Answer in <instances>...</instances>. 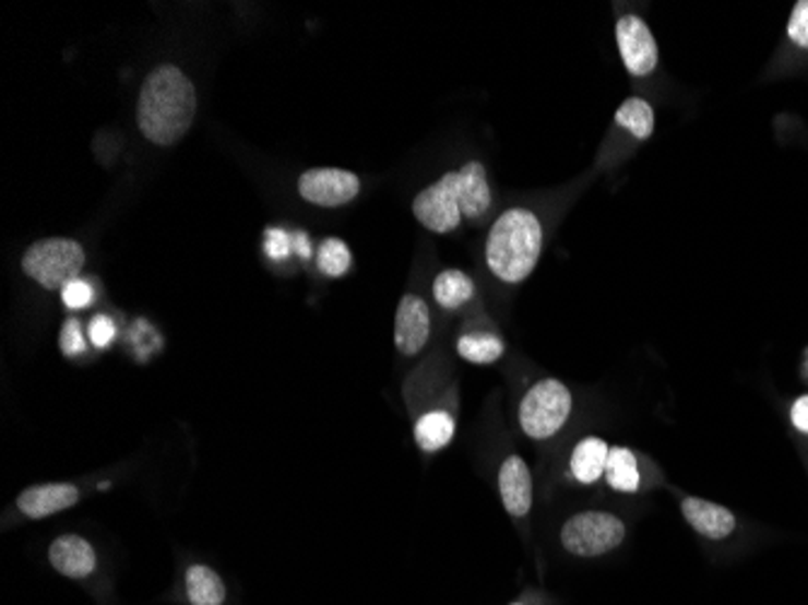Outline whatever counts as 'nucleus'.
<instances>
[{
    "label": "nucleus",
    "instance_id": "obj_1",
    "mask_svg": "<svg viewBox=\"0 0 808 605\" xmlns=\"http://www.w3.org/2000/svg\"><path fill=\"white\" fill-rule=\"evenodd\" d=\"M491 209V187L487 167L479 161L465 163L414 197L412 214L426 230L448 235L463 226V221H485Z\"/></svg>",
    "mask_w": 808,
    "mask_h": 605
},
{
    "label": "nucleus",
    "instance_id": "obj_2",
    "mask_svg": "<svg viewBox=\"0 0 808 605\" xmlns=\"http://www.w3.org/2000/svg\"><path fill=\"white\" fill-rule=\"evenodd\" d=\"M197 117V90L175 63H161L141 85L136 124L145 141L175 145L182 141Z\"/></svg>",
    "mask_w": 808,
    "mask_h": 605
},
{
    "label": "nucleus",
    "instance_id": "obj_3",
    "mask_svg": "<svg viewBox=\"0 0 808 605\" xmlns=\"http://www.w3.org/2000/svg\"><path fill=\"white\" fill-rule=\"evenodd\" d=\"M543 223L535 211L511 206L491 223L485 242L489 272L503 284H521L543 254Z\"/></svg>",
    "mask_w": 808,
    "mask_h": 605
},
{
    "label": "nucleus",
    "instance_id": "obj_4",
    "mask_svg": "<svg viewBox=\"0 0 808 605\" xmlns=\"http://www.w3.org/2000/svg\"><path fill=\"white\" fill-rule=\"evenodd\" d=\"M22 272L47 290H59L81 278L85 266L83 245L73 238H44L32 242L22 254Z\"/></svg>",
    "mask_w": 808,
    "mask_h": 605
},
{
    "label": "nucleus",
    "instance_id": "obj_5",
    "mask_svg": "<svg viewBox=\"0 0 808 605\" xmlns=\"http://www.w3.org/2000/svg\"><path fill=\"white\" fill-rule=\"evenodd\" d=\"M571 405L574 402H571L569 388L555 378H545L525 392L519 410L521 429L531 439H549L567 424Z\"/></svg>",
    "mask_w": 808,
    "mask_h": 605
},
{
    "label": "nucleus",
    "instance_id": "obj_6",
    "mask_svg": "<svg viewBox=\"0 0 808 605\" xmlns=\"http://www.w3.org/2000/svg\"><path fill=\"white\" fill-rule=\"evenodd\" d=\"M625 523L605 511H583L562 525L565 550L577 557L608 555L625 541Z\"/></svg>",
    "mask_w": 808,
    "mask_h": 605
},
{
    "label": "nucleus",
    "instance_id": "obj_7",
    "mask_svg": "<svg viewBox=\"0 0 808 605\" xmlns=\"http://www.w3.org/2000/svg\"><path fill=\"white\" fill-rule=\"evenodd\" d=\"M358 192H361V179L342 167H312L298 177V194L312 206H344L354 201Z\"/></svg>",
    "mask_w": 808,
    "mask_h": 605
},
{
    "label": "nucleus",
    "instance_id": "obj_8",
    "mask_svg": "<svg viewBox=\"0 0 808 605\" xmlns=\"http://www.w3.org/2000/svg\"><path fill=\"white\" fill-rule=\"evenodd\" d=\"M615 37H617V47H620L625 69L630 71V75L644 78L649 73H654V69L658 66V47H656L654 35H651V29L642 17L622 15L620 20H617Z\"/></svg>",
    "mask_w": 808,
    "mask_h": 605
},
{
    "label": "nucleus",
    "instance_id": "obj_9",
    "mask_svg": "<svg viewBox=\"0 0 808 605\" xmlns=\"http://www.w3.org/2000/svg\"><path fill=\"white\" fill-rule=\"evenodd\" d=\"M431 337V312L426 300L407 294L395 312V346L402 356H417Z\"/></svg>",
    "mask_w": 808,
    "mask_h": 605
},
{
    "label": "nucleus",
    "instance_id": "obj_10",
    "mask_svg": "<svg viewBox=\"0 0 808 605\" xmlns=\"http://www.w3.org/2000/svg\"><path fill=\"white\" fill-rule=\"evenodd\" d=\"M81 499V489L75 485H66V482H49V485L27 487L17 497V509L25 513L27 519H47L54 513L71 509L73 503Z\"/></svg>",
    "mask_w": 808,
    "mask_h": 605
},
{
    "label": "nucleus",
    "instance_id": "obj_11",
    "mask_svg": "<svg viewBox=\"0 0 808 605\" xmlns=\"http://www.w3.org/2000/svg\"><path fill=\"white\" fill-rule=\"evenodd\" d=\"M49 562L59 574L69 579H85L97 567V555L85 537L81 535H61L56 537L49 547Z\"/></svg>",
    "mask_w": 808,
    "mask_h": 605
},
{
    "label": "nucleus",
    "instance_id": "obj_12",
    "mask_svg": "<svg viewBox=\"0 0 808 605\" xmlns=\"http://www.w3.org/2000/svg\"><path fill=\"white\" fill-rule=\"evenodd\" d=\"M499 491L503 507L513 519H523L533 503V479L521 455H509L499 470Z\"/></svg>",
    "mask_w": 808,
    "mask_h": 605
},
{
    "label": "nucleus",
    "instance_id": "obj_13",
    "mask_svg": "<svg viewBox=\"0 0 808 605\" xmlns=\"http://www.w3.org/2000/svg\"><path fill=\"white\" fill-rule=\"evenodd\" d=\"M680 511L692 525V531H698L702 537H710V541H724L736 531V517L722 503L686 497Z\"/></svg>",
    "mask_w": 808,
    "mask_h": 605
},
{
    "label": "nucleus",
    "instance_id": "obj_14",
    "mask_svg": "<svg viewBox=\"0 0 808 605\" xmlns=\"http://www.w3.org/2000/svg\"><path fill=\"white\" fill-rule=\"evenodd\" d=\"M610 446L596 436H589L581 443H577L574 453H571V475H574L581 485H593L598 477L605 475V465H608Z\"/></svg>",
    "mask_w": 808,
    "mask_h": 605
},
{
    "label": "nucleus",
    "instance_id": "obj_15",
    "mask_svg": "<svg viewBox=\"0 0 808 605\" xmlns=\"http://www.w3.org/2000/svg\"><path fill=\"white\" fill-rule=\"evenodd\" d=\"M455 419L445 410H431L421 414L414 424V441L424 453H436L453 441Z\"/></svg>",
    "mask_w": 808,
    "mask_h": 605
},
{
    "label": "nucleus",
    "instance_id": "obj_16",
    "mask_svg": "<svg viewBox=\"0 0 808 605\" xmlns=\"http://www.w3.org/2000/svg\"><path fill=\"white\" fill-rule=\"evenodd\" d=\"M475 296V282L460 269H443L433 278V298L445 310H458Z\"/></svg>",
    "mask_w": 808,
    "mask_h": 605
},
{
    "label": "nucleus",
    "instance_id": "obj_17",
    "mask_svg": "<svg viewBox=\"0 0 808 605\" xmlns=\"http://www.w3.org/2000/svg\"><path fill=\"white\" fill-rule=\"evenodd\" d=\"M187 598L192 605H223L226 584L213 569L194 565L187 569Z\"/></svg>",
    "mask_w": 808,
    "mask_h": 605
},
{
    "label": "nucleus",
    "instance_id": "obj_18",
    "mask_svg": "<svg viewBox=\"0 0 808 605\" xmlns=\"http://www.w3.org/2000/svg\"><path fill=\"white\" fill-rule=\"evenodd\" d=\"M605 479L617 491H637L639 489V465L634 451L625 446H615L608 453V465H605Z\"/></svg>",
    "mask_w": 808,
    "mask_h": 605
},
{
    "label": "nucleus",
    "instance_id": "obj_19",
    "mask_svg": "<svg viewBox=\"0 0 808 605\" xmlns=\"http://www.w3.org/2000/svg\"><path fill=\"white\" fill-rule=\"evenodd\" d=\"M455 349L465 361L487 366L503 356V340L494 332H467L458 340Z\"/></svg>",
    "mask_w": 808,
    "mask_h": 605
},
{
    "label": "nucleus",
    "instance_id": "obj_20",
    "mask_svg": "<svg viewBox=\"0 0 808 605\" xmlns=\"http://www.w3.org/2000/svg\"><path fill=\"white\" fill-rule=\"evenodd\" d=\"M615 124L630 131L634 139L646 141L656 129L654 107H651L646 99H642V97L625 99L620 109L615 111Z\"/></svg>",
    "mask_w": 808,
    "mask_h": 605
},
{
    "label": "nucleus",
    "instance_id": "obj_21",
    "mask_svg": "<svg viewBox=\"0 0 808 605\" xmlns=\"http://www.w3.org/2000/svg\"><path fill=\"white\" fill-rule=\"evenodd\" d=\"M318 266L322 274H328L332 278H340L352 269V250L349 245L340 238H328L322 240L320 250H318Z\"/></svg>",
    "mask_w": 808,
    "mask_h": 605
},
{
    "label": "nucleus",
    "instance_id": "obj_22",
    "mask_svg": "<svg viewBox=\"0 0 808 605\" xmlns=\"http://www.w3.org/2000/svg\"><path fill=\"white\" fill-rule=\"evenodd\" d=\"M61 300L69 310L90 308V306H93V300H95L93 284H87L85 278H73V282H69L61 288Z\"/></svg>",
    "mask_w": 808,
    "mask_h": 605
},
{
    "label": "nucleus",
    "instance_id": "obj_23",
    "mask_svg": "<svg viewBox=\"0 0 808 605\" xmlns=\"http://www.w3.org/2000/svg\"><path fill=\"white\" fill-rule=\"evenodd\" d=\"M59 344H61V352L73 358V356H81L85 349H87V337L83 334V324L78 318H69L63 322L61 328V337H59Z\"/></svg>",
    "mask_w": 808,
    "mask_h": 605
},
{
    "label": "nucleus",
    "instance_id": "obj_24",
    "mask_svg": "<svg viewBox=\"0 0 808 605\" xmlns=\"http://www.w3.org/2000/svg\"><path fill=\"white\" fill-rule=\"evenodd\" d=\"M787 37L799 49H808V0H799L787 22Z\"/></svg>",
    "mask_w": 808,
    "mask_h": 605
},
{
    "label": "nucleus",
    "instance_id": "obj_25",
    "mask_svg": "<svg viewBox=\"0 0 808 605\" xmlns=\"http://www.w3.org/2000/svg\"><path fill=\"white\" fill-rule=\"evenodd\" d=\"M264 250L272 260H286V257L294 252V235H288L282 228H269L264 233Z\"/></svg>",
    "mask_w": 808,
    "mask_h": 605
},
{
    "label": "nucleus",
    "instance_id": "obj_26",
    "mask_svg": "<svg viewBox=\"0 0 808 605\" xmlns=\"http://www.w3.org/2000/svg\"><path fill=\"white\" fill-rule=\"evenodd\" d=\"M115 334L117 328L109 316H95L87 324V340L93 342L95 349H107V346L115 342Z\"/></svg>",
    "mask_w": 808,
    "mask_h": 605
},
{
    "label": "nucleus",
    "instance_id": "obj_27",
    "mask_svg": "<svg viewBox=\"0 0 808 605\" xmlns=\"http://www.w3.org/2000/svg\"><path fill=\"white\" fill-rule=\"evenodd\" d=\"M792 424H794L796 431H801V434L808 436V395H801L792 405Z\"/></svg>",
    "mask_w": 808,
    "mask_h": 605
},
{
    "label": "nucleus",
    "instance_id": "obj_28",
    "mask_svg": "<svg viewBox=\"0 0 808 605\" xmlns=\"http://www.w3.org/2000/svg\"><path fill=\"white\" fill-rule=\"evenodd\" d=\"M294 252L300 254L302 260H308V257H310V240H308V235H302V233L294 235Z\"/></svg>",
    "mask_w": 808,
    "mask_h": 605
},
{
    "label": "nucleus",
    "instance_id": "obj_29",
    "mask_svg": "<svg viewBox=\"0 0 808 605\" xmlns=\"http://www.w3.org/2000/svg\"><path fill=\"white\" fill-rule=\"evenodd\" d=\"M513 605H521V603H513Z\"/></svg>",
    "mask_w": 808,
    "mask_h": 605
}]
</instances>
